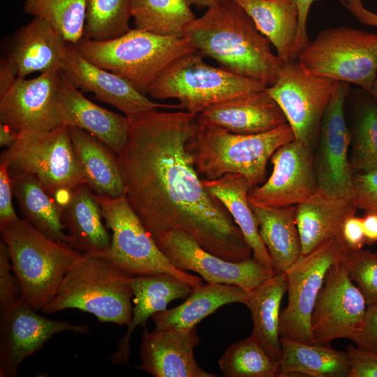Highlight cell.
<instances>
[{
  "label": "cell",
  "mask_w": 377,
  "mask_h": 377,
  "mask_svg": "<svg viewBox=\"0 0 377 377\" xmlns=\"http://www.w3.org/2000/svg\"><path fill=\"white\" fill-rule=\"evenodd\" d=\"M87 0H25L24 13L39 17L75 45L83 38Z\"/></svg>",
  "instance_id": "d590c367"
},
{
  "label": "cell",
  "mask_w": 377,
  "mask_h": 377,
  "mask_svg": "<svg viewBox=\"0 0 377 377\" xmlns=\"http://www.w3.org/2000/svg\"><path fill=\"white\" fill-rule=\"evenodd\" d=\"M357 209L352 197L332 196L318 189L297 205L301 256L330 239L340 237L345 221Z\"/></svg>",
  "instance_id": "d4e9b609"
},
{
  "label": "cell",
  "mask_w": 377,
  "mask_h": 377,
  "mask_svg": "<svg viewBox=\"0 0 377 377\" xmlns=\"http://www.w3.org/2000/svg\"><path fill=\"white\" fill-rule=\"evenodd\" d=\"M71 137L86 179V184L98 195L118 198L125 185L117 154L100 140L74 126Z\"/></svg>",
  "instance_id": "f1b7e54d"
},
{
  "label": "cell",
  "mask_w": 377,
  "mask_h": 377,
  "mask_svg": "<svg viewBox=\"0 0 377 377\" xmlns=\"http://www.w3.org/2000/svg\"><path fill=\"white\" fill-rule=\"evenodd\" d=\"M101 207L87 184L74 188L63 207L61 221L68 244L84 255H97L107 251L111 238L102 221Z\"/></svg>",
  "instance_id": "484cf974"
},
{
  "label": "cell",
  "mask_w": 377,
  "mask_h": 377,
  "mask_svg": "<svg viewBox=\"0 0 377 377\" xmlns=\"http://www.w3.org/2000/svg\"><path fill=\"white\" fill-rule=\"evenodd\" d=\"M204 57L239 75L273 84L283 64L271 43L252 18L235 0H226L207 9L191 21L183 36Z\"/></svg>",
  "instance_id": "7a4b0ae2"
},
{
  "label": "cell",
  "mask_w": 377,
  "mask_h": 377,
  "mask_svg": "<svg viewBox=\"0 0 377 377\" xmlns=\"http://www.w3.org/2000/svg\"><path fill=\"white\" fill-rule=\"evenodd\" d=\"M19 138V133L9 126L0 122V146L10 147Z\"/></svg>",
  "instance_id": "816d5d0a"
},
{
  "label": "cell",
  "mask_w": 377,
  "mask_h": 377,
  "mask_svg": "<svg viewBox=\"0 0 377 377\" xmlns=\"http://www.w3.org/2000/svg\"><path fill=\"white\" fill-rule=\"evenodd\" d=\"M226 377H277L279 364L251 336L231 344L218 362Z\"/></svg>",
  "instance_id": "8d00e7d4"
},
{
  "label": "cell",
  "mask_w": 377,
  "mask_h": 377,
  "mask_svg": "<svg viewBox=\"0 0 377 377\" xmlns=\"http://www.w3.org/2000/svg\"><path fill=\"white\" fill-rule=\"evenodd\" d=\"M270 161L273 171L261 186L250 191L251 205H297L317 191L312 148L294 139L279 147Z\"/></svg>",
  "instance_id": "ac0fdd59"
},
{
  "label": "cell",
  "mask_w": 377,
  "mask_h": 377,
  "mask_svg": "<svg viewBox=\"0 0 377 377\" xmlns=\"http://www.w3.org/2000/svg\"><path fill=\"white\" fill-rule=\"evenodd\" d=\"M61 70L52 68L36 77H18L0 97V122L19 134L46 133L61 125L58 94Z\"/></svg>",
  "instance_id": "e0dca14e"
},
{
  "label": "cell",
  "mask_w": 377,
  "mask_h": 377,
  "mask_svg": "<svg viewBox=\"0 0 377 377\" xmlns=\"http://www.w3.org/2000/svg\"><path fill=\"white\" fill-rule=\"evenodd\" d=\"M367 306L364 295L350 278L344 258L333 264L311 315L313 343L330 346L337 339H349L360 328Z\"/></svg>",
  "instance_id": "4fadbf2b"
},
{
  "label": "cell",
  "mask_w": 377,
  "mask_h": 377,
  "mask_svg": "<svg viewBox=\"0 0 377 377\" xmlns=\"http://www.w3.org/2000/svg\"><path fill=\"white\" fill-rule=\"evenodd\" d=\"M22 298L1 309L0 376L15 377L20 364L55 334L87 333L88 325L48 319Z\"/></svg>",
  "instance_id": "2e32d148"
},
{
  "label": "cell",
  "mask_w": 377,
  "mask_h": 377,
  "mask_svg": "<svg viewBox=\"0 0 377 377\" xmlns=\"http://www.w3.org/2000/svg\"><path fill=\"white\" fill-rule=\"evenodd\" d=\"M316 1L320 0H293L299 13L298 30L294 50L295 59H297L300 53L310 42L306 30L307 19L311 6Z\"/></svg>",
  "instance_id": "7dc6e473"
},
{
  "label": "cell",
  "mask_w": 377,
  "mask_h": 377,
  "mask_svg": "<svg viewBox=\"0 0 377 377\" xmlns=\"http://www.w3.org/2000/svg\"><path fill=\"white\" fill-rule=\"evenodd\" d=\"M61 71L76 88L93 93L128 118L154 110L182 109L179 104L154 101L124 77L88 61L71 43Z\"/></svg>",
  "instance_id": "d6986e66"
},
{
  "label": "cell",
  "mask_w": 377,
  "mask_h": 377,
  "mask_svg": "<svg viewBox=\"0 0 377 377\" xmlns=\"http://www.w3.org/2000/svg\"><path fill=\"white\" fill-rule=\"evenodd\" d=\"M11 179L7 165L0 162V227L13 223L20 218L13 207Z\"/></svg>",
  "instance_id": "f6af8a7d"
},
{
  "label": "cell",
  "mask_w": 377,
  "mask_h": 377,
  "mask_svg": "<svg viewBox=\"0 0 377 377\" xmlns=\"http://www.w3.org/2000/svg\"><path fill=\"white\" fill-rule=\"evenodd\" d=\"M286 292L285 273L274 274L258 287L249 292L245 303L251 312L253 321L251 337L278 364L282 353L279 333L280 306Z\"/></svg>",
  "instance_id": "1f68e13d"
},
{
  "label": "cell",
  "mask_w": 377,
  "mask_h": 377,
  "mask_svg": "<svg viewBox=\"0 0 377 377\" xmlns=\"http://www.w3.org/2000/svg\"><path fill=\"white\" fill-rule=\"evenodd\" d=\"M61 124L80 128L118 154L128 140L130 120L87 98L61 73L58 94Z\"/></svg>",
  "instance_id": "44dd1931"
},
{
  "label": "cell",
  "mask_w": 377,
  "mask_h": 377,
  "mask_svg": "<svg viewBox=\"0 0 377 377\" xmlns=\"http://www.w3.org/2000/svg\"><path fill=\"white\" fill-rule=\"evenodd\" d=\"M274 45L282 62L294 60L298 9L293 0H235Z\"/></svg>",
  "instance_id": "836d02e7"
},
{
  "label": "cell",
  "mask_w": 377,
  "mask_h": 377,
  "mask_svg": "<svg viewBox=\"0 0 377 377\" xmlns=\"http://www.w3.org/2000/svg\"><path fill=\"white\" fill-rule=\"evenodd\" d=\"M251 207L258 219L259 232L271 258L273 271L275 274L285 273L302 255L296 205Z\"/></svg>",
  "instance_id": "f546056e"
},
{
  "label": "cell",
  "mask_w": 377,
  "mask_h": 377,
  "mask_svg": "<svg viewBox=\"0 0 377 377\" xmlns=\"http://www.w3.org/2000/svg\"><path fill=\"white\" fill-rule=\"evenodd\" d=\"M13 195L24 219L50 239L69 242L64 232L63 207L34 175L9 170Z\"/></svg>",
  "instance_id": "4dcf8cb0"
},
{
  "label": "cell",
  "mask_w": 377,
  "mask_h": 377,
  "mask_svg": "<svg viewBox=\"0 0 377 377\" xmlns=\"http://www.w3.org/2000/svg\"><path fill=\"white\" fill-rule=\"evenodd\" d=\"M205 190L227 209L252 250V258L272 269V263L260 237L258 219L249 202L251 190L246 179L239 174L228 173L216 179H202Z\"/></svg>",
  "instance_id": "4316f807"
},
{
  "label": "cell",
  "mask_w": 377,
  "mask_h": 377,
  "mask_svg": "<svg viewBox=\"0 0 377 377\" xmlns=\"http://www.w3.org/2000/svg\"><path fill=\"white\" fill-rule=\"evenodd\" d=\"M350 165L353 174L377 167V105L371 101L362 108L353 131Z\"/></svg>",
  "instance_id": "f35d334b"
},
{
  "label": "cell",
  "mask_w": 377,
  "mask_h": 377,
  "mask_svg": "<svg viewBox=\"0 0 377 377\" xmlns=\"http://www.w3.org/2000/svg\"><path fill=\"white\" fill-rule=\"evenodd\" d=\"M351 195L357 209L377 214V167L353 174Z\"/></svg>",
  "instance_id": "60d3db41"
},
{
  "label": "cell",
  "mask_w": 377,
  "mask_h": 377,
  "mask_svg": "<svg viewBox=\"0 0 377 377\" xmlns=\"http://www.w3.org/2000/svg\"><path fill=\"white\" fill-rule=\"evenodd\" d=\"M348 89V83L336 81L322 117L319 146L314 157L318 189L332 196L352 197L353 173L348 159L351 134L344 116Z\"/></svg>",
  "instance_id": "9a60e30c"
},
{
  "label": "cell",
  "mask_w": 377,
  "mask_h": 377,
  "mask_svg": "<svg viewBox=\"0 0 377 377\" xmlns=\"http://www.w3.org/2000/svg\"><path fill=\"white\" fill-rule=\"evenodd\" d=\"M280 341L282 353L277 377H348L346 351L284 338Z\"/></svg>",
  "instance_id": "d6a6232c"
},
{
  "label": "cell",
  "mask_w": 377,
  "mask_h": 377,
  "mask_svg": "<svg viewBox=\"0 0 377 377\" xmlns=\"http://www.w3.org/2000/svg\"><path fill=\"white\" fill-rule=\"evenodd\" d=\"M155 242L176 268L196 272L208 283L236 285L249 293L275 274L253 258L232 262L216 256L182 230L168 231Z\"/></svg>",
  "instance_id": "5bb4252c"
},
{
  "label": "cell",
  "mask_w": 377,
  "mask_h": 377,
  "mask_svg": "<svg viewBox=\"0 0 377 377\" xmlns=\"http://www.w3.org/2000/svg\"><path fill=\"white\" fill-rule=\"evenodd\" d=\"M197 117L201 121L239 135L261 133L288 123L281 108L267 89L218 103Z\"/></svg>",
  "instance_id": "7402d4cb"
},
{
  "label": "cell",
  "mask_w": 377,
  "mask_h": 377,
  "mask_svg": "<svg viewBox=\"0 0 377 377\" xmlns=\"http://www.w3.org/2000/svg\"><path fill=\"white\" fill-rule=\"evenodd\" d=\"M348 377H377V353L348 345Z\"/></svg>",
  "instance_id": "7bdbcfd3"
},
{
  "label": "cell",
  "mask_w": 377,
  "mask_h": 377,
  "mask_svg": "<svg viewBox=\"0 0 377 377\" xmlns=\"http://www.w3.org/2000/svg\"><path fill=\"white\" fill-rule=\"evenodd\" d=\"M349 339L357 348L377 353V302L367 306L360 328Z\"/></svg>",
  "instance_id": "ee69618b"
},
{
  "label": "cell",
  "mask_w": 377,
  "mask_h": 377,
  "mask_svg": "<svg viewBox=\"0 0 377 377\" xmlns=\"http://www.w3.org/2000/svg\"><path fill=\"white\" fill-rule=\"evenodd\" d=\"M335 83L309 71L297 59L283 62L276 80L266 89L285 114L295 140L312 148Z\"/></svg>",
  "instance_id": "7c38bea8"
},
{
  "label": "cell",
  "mask_w": 377,
  "mask_h": 377,
  "mask_svg": "<svg viewBox=\"0 0 377 377\" xmlns=\"http://www.w3.org/2000/svg\"><path fill=\"white\" fill-rule=\"evenodd\" d=\"M190 6H195L198 8H209L226 0H184Z\"/></svg>",
  "instance_id": "f5cc1de1"
},
{
  "label": "cell",
  "mask_w": 377,
  "mask_h": 377,
  "mask_svg": "<svg viewBox=\"0 0 377 377\" xmlns=\"http://www.w3.org/2000/svg\"><path fill=\"white\" fill-rule=\"evenodd\" d=\"M17 78V73L11 63L6 57H1L0 59V97L10 90Z\"/></svg>",
  "instance_id": "681fc988"
},
{
  "label": "cell",
  "mask_w": 377,
  "mask_h": 377,
  "mask_svg": "<svg viewBox=\"0 0 377 377\" xmlns=\"http://www.w3.org/2000/svg\"><path fill=\"white\" fill-rule=\"evenodd\" d=\"M75 46L88 61L124 77L146 96L151 84L170 64L195 51L184 37L135 28L106 40L83 38Z\"/></svg>",
  "instance_id": "8992f818"
},
{
  "label": "cell",
  "mask_w": 377,
  "mask_h": 377,
  "mask_svg": "<svg viewBox=\"0 0 377 377\" xmlns=\"http://www.w3.org/2000/svg\"><path fill=\"white\" fill-rule=\"evenodd\" d=\"M369 94H370L374 100L377 103V77L374 80Z\"/></svg>",
  "instance_id": "db71d44e"
},
{
  "label": "cell",
  "mask_w": 377,
  "mask_h": 377,
  "mask_svg": "<svg viewBox=\"0 0 377 377\" xmlns=\"http://www.w3.org/2000/svg\"><path fill=\"white\" fill-rule=\"evenodd\" d=\"M94 195L112 235L109 249L92 256L104 258L133 276L165 273L193 288L203 284L201 278L176 268L170 262L131 207L125 194L118 198Z\"/></svg>",
  "instance_id": "9c48e42d"
},
{
  "label": "cell",
  "mask_w": 377,
  "mask_h": 377,
  "mask_svg": "<svg viewBox=\"0 0 377 377\" xmlns=\"http://www.w3.org/2000/svg\"><path fill=\"white\" fill-rule=\"evenodd\" d=\"M195 327L186 330L145 329L137 369L155 377H216L200 367L194 356L200 343Z\"/></svg>",
  "instance_id": "ffe728a7"
},
{
  "label": "cell",
  "mask_w": 377,
  "mask_h": 377,
  "mask_svg": "<svg viewBox=\"0 0 377 377\" xmlns=\"http://www.w3.org/2000/svg\"><path fill=\"white\" fill-rule=\"evenodd\" d=\"M341 237L349 249L357 250L366 244L362 217L349 216L344 222Z\"/></svg>",
  "instance_id": "bcb514c9"
},
{
  "label": "cell",
  "mask_w": 377,
  "mask_h": 377,
  "mask_svg": "<svg viewBox=\"0 0 377 377\" xmlns=\"http://www.w3.org/2000/svg\"><path fill=\"white\" fill-rule=\"evenodd\" d=\"M68 43L45 20L34 17L15 34L8 54L6 57L15 68L18 77L61 69Z\"/></svg>",
  "instance_id": "cb8c5ba5"
},
{
  "label": "cell",
  "mask_w": 377,
  "mask_h": 377,
  "mask_svg": "<svg viewBox=\"0 0 377 377\" xmlns=\"http://www.w3.org/2000/svg\"><path fill=\"white\" fill-rule=\"evenodd\" d=\"M366 244L369 245L377 242V214L365 212L362 217Z\"/></svg>",
  "instance_id": "f907efd6"
},
{
  "label": "cell",
  "mask_w": 377,
  "mask_h": 377,
  "mask_svg": "<svg viewBox=\"0 0 377 377\" xmlns=\"http://www.w3.org/2000/svg\"><path fill=\"white\" fill-rule=\"evenodd\" d=\"M0 162L9 170L35 176L64 207L72 191L86 184L68 126L61 124L46 133L19 134V138L1 154Z\"/></svg>",
  "instance_id": "ba28073f"
},
{
  "label": "cell",
  "mask_w": 377,
  "mask_h": 377,
  "mask_svg": "<svg viewBox=\"0 0 377 377\" xmlns=\"http://www.w3.org/2000/svg\"><path fill=\"white\" fill-rule=\"evenodd\" d=\"M128 119V140L117 154L124 194L154 239L178 230L224 260L252 258L232 216L204 188L188 150L197 115L154 110Z\"/></svg>",
  "instance_id": "6da1fadb"
},
{
  "label": "cell",
  "mask_w": 377,
  "mask_h": 377,
  "mask_svg": "<svg viewBox=\"0 0 377 377\" xmlns=\"http://www.w3.org/2000/svg\"><path fill=\"white\" fill-rule=\"evenodd\" d=\"M129 275L108 260L80 255L63 279L57 295L42 311L54 313L76 309L94 315L101 323L130 325L133 292Z\"/></svg>",
  "instance_id": "277c9868"
},
{
  "label": "cell",
  "mask_w": 377,
  "mask_h": 377,
  "mask_svg": "<svg viewBox=\"0 0 377 377\" xmlns=\"http://www.w3.org/2000/svg\"><path fill=\"white\" fill-rule=\"evenodd\" d=\"M135 28L161 36L182 37L195 16L184 0H131Z\"/></svg>",
  "instance_id": "e575fe53"
},
{
  "label": "cell",
  "mask_w": 377,
  "mask_h": 377,
  "mask_svg": "<svg viewBox=\"0 0 377 377\" xmlns=\"http://www.w3.org/2000/svg\"><path fill=\"white\" fill-rule=\"evenodd\" d=\"M21 298L36 310L55 297L71 265L82 253L69 244L47 237L24 219L0 227Z\"/></svg>",
  "instance_id": "5b68a950"
},
{
  "label": "cell",
  "mask_w": 377,
  "mask_h": 377,
  "mask_svg": "<svg viewBox=\"0 0 377 377\" xmlns=\"http://www.w3.org/2000/svg\"><path fill=\"white\" fill-rule=\"evenodd\" d=\"M349 249L341 237L330 239L292 265L285 272L288 304L281 311V338L314 343L311 315L331 266L341 260Z\"/></svg>",
  "instance_id": "8fae6325"
},
{
  "label": "cell",
  "mask_w": 377,
  "mask_h": 377,
  "mask_svg": "<svg viewBox=\"0 0 377 377\" xmlns=\"http://www.w3.org/2000/svg\"><path fill=\"white\" fill-rule=\"evenodd\" d=\"M249 293L241 287L226 283L202 284L181 304L154 313L151 318L157 330H186L220 307L230 303L245 304Z\"/></svg>",
  "instance_id": "83f0119b"
},
{
  "label": "cell",
  "mask_w": 377,
  "mask_h": 377,
  "mask_svg": "<svg viewBox=\"0 0 377 377\" xmlns=\"http://www.w3.org/2000/svg\"><path fill=\"white\" fill-rule=\"evenodd\" d=\"M129 285L133 292L132 320L126 333L118 342L117 350L110 356L114 364L128 363L131 354L130 339L137 327H145L154 313L166 309L172 300L186 299L194 289L165 273L132 276Z\"/></svg>",
  "instance_id": "603a6c76"
},
{
  "label": "cell",
  "mask_w": 377,
  "mask_h": 377,
  "mask_svg": "<svg viewBox=\"0 0 377 377\" xmlns=\"http://www.w3.org/2000/svg\"><path fill=\"white\" fill-rule=\"evenodd\" d=\"M341 3L360 22L377 27V14L367 9L362 0H339Z\"/></svg>",
  "instance_id": "c3c4849f"
},
{
  "label": "cell",
  "mask_w": 377,
  "mask_h": 377,
  "mask_svg": "<svg viewBox=\"0 0 377 377\" xmlns=\"http://www.w3.org/2000/svg\"><path fill=\"white\" fill-rule=\"evenodd\" d=\"M194 51L170 64L151 84L152 99L175 98L182 110L198 115L218 103L262 91L265 83L209 65Z\"/></svg>",
  "instance_id": "52a82bcc"
},
{
  "label": "cell",
  "mask_w": 377,
  "mask_h": 377,
  "mask_svg": "<svg viewBox=\"0 0 377 377\" xmlns=\"http://www.w3.org/2000/svg\"><path fill=\"white\" fill-rule=\"evenodd\" d=\"M344 261L350 279L364 295L367 306L377 302V253L348 249Z\"/></svg>",
  "instance_id": "ab89813d"
},
{
  "label": "cell",
  "mask_w": 377,
  "mask_h": 377,
  "mask_svg": "<svg viewBox=\"0 0 377 377\" xmlns=\"http://www.w3.org/2000/svg\"><path fill=\"white\" fill-rule=\"evenodd\" d=\"M297 60L309 71L369 92L377 77V34L347 27L322 31Z\"/></svg>",
  "instance_id": "30bf717a"
},
{
  "label": "cell",
  "mask_w": 377,
  "mask_h": 377,
  "mask_svg": "<svg viewBox=\"0 0 377 377\" xmlns=\"http://www.w3.org/2000/svg\"><path fill=\"white\" fill-rule=\"evenodd\" d=\"M295 139L286 123L269 131L235 134L199 120L187 142L198 175L216 179L228 173L244 177L251 188L266 181V168L274 151Z\"/></svg>",
  "instance_id": "3957f363"
},
{
  "label": "cell",
  "mask_w": 377,
  "mask_h": 377,
  "mask_svg": "<svg viewBox=\"0 0 377 377\" xmlns=\"http://www.w3.org/2000/svg\"><path fill=\"white\" fill-rule=\"evenodd\" d=\"M21 287L14 273L8 247L0 241V309L14 303L21 298Z\"/></svg>",
  "instance_id": "b9f144b4"
},
{
  "label": "cell",
  "mask_w": 377,
  "mask_h": 377,
  "mask_svg": "<svg viewBox=\"0 0 377 377\" xmlns=\"http://www.w3.org/2000/svg\"><path fill=\"white\" fill-rule=\"evenodd\" d=\"M130 4L131 0H87L84 38L106 40L128 32Z\"/></svg>",
  "instance_id": "74e56055"
}]
</instances>
